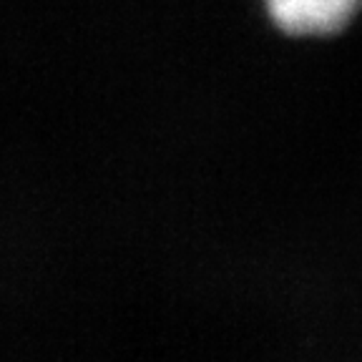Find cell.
Returning a JSON list of instances; mask_svg holds the SVG:
<instances>
[{"label": "cell", "instance_id": "cell-1", "mask_svg": "<svg viewBox=\"0 0 362 362\" xmlns=\"http://www.w3.org/2000/svg\"><path fill=\"white\" fill-rule=\"evenodd\" d=\"M272 25L297 38H320L342 30L362 0H262Z\"/></svg>", "mask_w": 362, "mask_h": 362}]
</instances>
